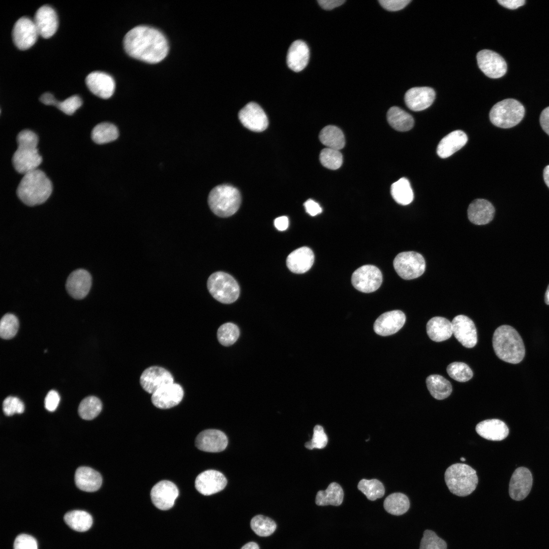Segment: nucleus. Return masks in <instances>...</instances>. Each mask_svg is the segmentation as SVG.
Masks as SVG:
<instances>
[{
	"mask_svg": "<svg viewBox=\"0 0 549 549\" xmlns=\"http://www.w3.org/2000/svg\"><path fill=\"white\" fill-rule=\"evenodd\" d=\"M360 491L371 501H375L382 498L385 494V488L382 483L378 479L368 480L362 479L357 485Z\"/></svg>",
	"mask_w": 549,
	"mask_h": 549,
	"instance_id": "42",
	"label": "nucleus"
},
{
	"mask_svg": "<svg viewBox=\"0 0 549 549\" xmlns=\"http://www.w3.org/2000/svg\"><path fill=\"white\" fill-rule=\"evenodd\" d=\"M321 142L328 148L340 150L345 144L344 134L342 130L335 126H327L323 128L319 134Z\"/></svg>",
	"mask_w": 549,
	"mask_h": 549,
	"instance_id": "36",
	"label": "nucleus"
},
{
	"mask_svg": "<svg viewBox=\"0 0 549 549\" xmlns=\"http://www.w3.org/2000/svg\"><path fill=\"white\" fill-rule=\"evenodd\" d=\"M382 282V274L380 270L373 265H363L354 271L351 283L357 290L364 293H371L377 290Z\"/></svg>",
	"mask_w": 549,
	"mask_h": 549,
	"instance_id": "10",
	"label": "nucleus"
},
{
	"mask_svg": "<svg viewBox=\"0 0 549 549\" xmlns=\"http://www.w3.org/2000/svg\"><path fill=\"white\" fill-rule=\"evenodd\" d=\"M467 141L465 133L461 130H455L441 140L437 147V153L441 158H448L462 148Z\"/></svg>",
	"mask_w": 549,
	"mask_h": 549,
	"instance_id": "30",
	"label": "nucleus"
},
{
	"mask_svg": "<svg viewBox=\"0 0 549 549\" xmlns=\"http://www.w3.org/2000/svg\"><path fill=\"white\" fill-rule=\"evenodd\" d=\"M38 137L29 130H24L17 136L18 147L12 157L15 169L25 174L36 170L42 161L37 148Z\"/></svg>",
	"mask_w": 549,
	"mask_h": 549,
	"instance_id": "4",
	"label": "nucleus"
},
{
	"mask_svg": "<svg viewBox=\"0 0 549 549\" xmlns=\"http://www.w3.org/2000/svg\"><path fill=\"white\" fill-rule=\"evenodd\" d=\"M387 119L391 127L401 132L410 130L413 128L414 123L412 115L396 106L389 108L387 113Z\"/></svg>",
	"mask_w": 549,
	"mask_h": 549,
	"instance_id": "33",
	"label": "nucleus"
},
{
	"mask_svg": "<svg viewBox=\"0 0 549 549\" xmlns=\"http://www.w3.org/2000/svg\"><path fill=\"white\" fill-rule=\"evenodd\" d=\"M12 35L14 44L22 50L28 49L34 45L39 36L34 21L25 16L15 22Z\"/></svg>",
	"mask_w": 549,
	"mask_h": 549,
	"instance_id": "11",
	"label": "nucleus"
},
{
	"mask_svg": "<svg viewBox=\"0 0 549 549\" xmlns=\"http://www.w3.org/2000/svg\"><path fill=\"white\" fill-rule=\"evenodd\" d=\"M102 409L100 400L95 396L84 398L80 403L78 413L83 419L92 420L97 417Z\"/></svg>",
	"mask_w": 549,
	"mask_h": 549,
	"instance_id": "41",
	"label": "nucleus"
},
{
	"mask_svg": "<svg viewBox=\"0 0 549 549\" xmlns=\"http://www.w3.org/2000/svg\"><path fill=\"white\" fill-rule=\"evenodd\" d=\"M435 96V92L431 87H415L407 91L404 99L410 109L419 111L429 107L433 103Z\"/></svg>",
	"mask_w": 549,
	"mask_h": 549,
	"instance_id": "25",
	"label": "nucleus"
},
{
	"mask_svg": "<svg viewBox=\"0 0 549 549\" xmlns=\"http://www.w3.org/2000/svg\"><path fill=\"white\" fill-rule=\"evenodd\" d=\"M427 388L432 396L439 400L448 397L452 392L450 382L439 375H431L426 379Z\"/></svg>",
	"mask_w": 549,
	"mask_h": 549,
	"instance_id": "35",
	"label": "nucleus"
},
{
	"mask_svg": "<svg viewBox=\"0 0 549 549\" xmlns=\"http://www.w3.org/2000/svg\"><path fill=\"white\" fill-rule=\"evenodd\" d=\"M238 327L231 322L222 324L217 331V338L219 343L224 346L233 345L239 336Z\"/></svg>",
	"mask_w": 549,
	"mask_h": 549,
	"instance_id": "44",
	"label": "nucleus"
},
{
	"mask_svg": "<svg viewBox=\"0 0 549 549\" xmlns=\"http://www.w3.org/2000/svg\"><path fill=\"white\" fill-rule=\"evenodd\" d=\"M533 483L532 475L527 468H517L512 474L509 485L510 497L516 501L524 499L530 493Z\"/></svg>",
	"mask_w": 549,
	"mask_h": 549,
	"instance_id": "19",
	"label": "nucleus"
},
{
	"mask_svg": "<svg viewBox=\"0 0 549 549\" xmlns=\"http://www.w3.org/2000/svg\"><path fill=\"white\" fill-rule=\"evenodd\" d=\"M40 101L46 105H53L55 106L57 103V100L54 98L53 95L50 93H45L43 94L40 98Z\"/></svg>",
	"mask_w": 549,
	"mask_h": 549,
	"instance_id": "60",
	"label": "nucleus"
},
{
	"mask_svg": "<svg viewBox=\"0 0 549 549\" xmlns=\"http://www.w3.org/2000/svg\"><path fill=\"white\" fill-rule=\"evenodd\" d=\"M426 332L433 341L439 342L445 341L453 334L452 323L444 317H433L426 324Z\"/></svg>",
	"mask_w": 549,
	"mask_h": 549,
	"instance_id": "32",
	"label": "nucleus"
},
{
	"mask_svg": "<svg viewBox=\"0 0 549 549\" xmlns=\"http://www.w3.org/2000/svg\"><path fill=\"white\" fill-rule=\"evenodd\" d=\"M274 225L278 230L284 231L287 229L289 225L288 218L286 216L278 217L274 220Z\"/></svg>",
	"mask_w": 549,
	"mask_h": 549,
	"instance_id": "59",
	"label": "nucleus"
},
{
	"mask_svg": "<svg viewBox=\"0 0 549 549\" xmlns=\"http://www.w3.org/2000/svg\"><path fill=\"white\" fill-rule=\"evenodd\" d=\"M82 104L80 97L77 95L71 96L63 101H57L55 106L66 114H73Z\"/></svg>",
	"mask_w": 549,
	"mask_h": 549,
	"instance_id": "51",
	"label": "nucleus"
},
{
	"mask_svg": "<svg viewBox=\"0 0 549 549\" xmlns=\"http://www.w3.org/2000/svg\"><path fill=\"white\" fill-rule=\"evenodd\" d=\"M91 136L95 143L103 144L116 140L118 136V131L113 124L101 123L94 128Z\"/></svg>",
	"mask_w": 549,
	"mask_h": 549,
	"instance_id": "40",
	"label": "nucleus"
},
{
	"mask_svg": "<svg viewBox=\"0 0 549 549\" xmlns=\"http://www.w3.org/2000/svg\"><path fill=\"white\" fill-rule=\"evenodd\" d=\"M240 549H259L258 545L254 542H250L244 545Z\"/></svg>",
	"mask_w": 549,
	"mask_h": 549,
	"instance_id": "62",
	"label": "nucleus"
},
{
	"mask_svg": "<svg viewBox=\"0 0 549 549\" xmlns=\"http://www.w3.org/2000/svg\"><path fill=\"white\" fill-rule=\"evenodd\" d=\"M319 159L324 167L331 170L339 168L343 163V156L340 151L328 147L321 151Z\"/></svg>",
	"mask_w": 549,
	"mask_h": 549,
	"instance_id": "46",
	"label": "nucleus"
},
{
	"mask_svg": "<svg viewBox=\"0 0 549 549\" xmlns=\"http://www.w3.org/2000/svg\"><path fill=\"white\" fill-rule=\"evenodd\" d=\"M406 321L405 314L400 310H393L381 315L374 324L375 332L381 336H388L397 332Z\"/></svg>",
	"mask_w": 549,
	"mask_h": 549,
	"instance_id": "23",
	"label": "nucleus"
},
{
	"mask_svg": "<svg viewBox=\"0 0 549 549\" xmlns=\"http://www.w3.org/2000/svg\"><path fill=\"white\" fill-rule=\"evenodd\" d=\"M195 445L200 450L209 452L223 451L228 445V438L222 431L216 429L200 432L195 440Z\"/></svg>",
	"mask_w": 549,
	"mask_h": 549,
	"instance_id": "20",
	"label": "nucleus"
},
{
	"mask_svg": "<svg viewBox=\"0 0 549 549\" xmlns=\"http://www.w3.org/2000/svg\"><path fill=\"white\" fill-rule=\"evenodd\" d=\"M173 382L174 378L170 372L159 366L148 367L142 372L140 377L142 388L150 394H152L160 387Z\"/></svg>",
	"mask_w": 549,
	"mask_h": 549,
	"instance_id": "15",
	"label": "nucleus"
},
{
	"mask_svg": "<svg viewBox=\"0 0 549 549\" xmlns=\"http://www.w3.org/2000/svg\"><path fill=\"white\" fill-rule=\"evenodd\" d=\"M306 212L311 216H315L322 212L320 205L312 199H308L304 203Z\"/></svg>",
	"mask_w": 549,
	"mask_h": 549,
	"instance_id": "55",
	"label": "nucleus"
},
{
	"mask_svg": "<svg viewBox=\"0 0 549 549\" xmlns=\"http://www.w3.org/2000/svg\"><path fill=\"white\" fill-rule=\"evenodd\" d=\"M179 491L176 485L169 480H162L157 483L151 489L150 497L153 504L158 509L166 510L174 504L178 496Z\"/></svg>",
	"mask_w": 549,
	"mask_h": 549,
	"instance_id": "13",
	"label": "nucleus"
},
{
	"mask_svg": "<svg viewBox=\"0 0 549 549\" xmlns=\"http://www.w3.org/2000/svg\"><path fill=\"white\" fill-rule=\"evenodd\" d=\"M393 264L398 275L405 280H412L420 277L425 268L423 256L413 251L398 254L394 259Z\"/></svg>",
	"mask_w": 549,
	"mask_h": 549,
	"instance_id": "9",
	"label": "nucleus"
},
{
	"mask_svg": "<svg viewBox=\"0 0 549 549\" xmlns=\"http://www.w3.org/2000/svg\"><path fill=\"white\" fill-rule=\"evenodd\" d=\"M251 527L257 535L266 537L274 532L277 525L271 518L262 515H257L252 519Z\"/></svg>",
	"mask_w": 549,
	"mask_h": 549,
	"instance_id": "43",
	"label": "nucleus"
},
{
	"mask_svg": "<svg viewBox=\"0 0 549 549\" xmlns=\"http://www.w3.org/2000/svg\"><path fill=\"white\" fill-rule=\"evenodd\" d=\"M65 523L73 530L78 532L88 530L93 524L92 516L83 510H72L64 516Z\"/></svg>",
	"mask_w": 549,
	"mask_h": 549,
	"instance_id": "37",
	"label": "nucleus"
},
{
	"mask_svg": "<svg viewBox=\"0 0 549 549\" xmlns=\"http://www.w3.org/2000/svg\"><path fill=\"white\" fill-rule=\"evenodd\" d=\"M85 83L93 94L102 99L110 98L114 92L115 84L113 78L103 72H91L86 76Z\"/></svg>",
	"mask_w": 549,
	"mask_h": 549,
	"instance_id": "22",
	"label": "nucleus"
},
{
	"mask_svg": "<svg viewBox=\"0 0 549 549\" xmlns=\"http://www.w3.org/2000/svg\"><path fill=\"white\" fill-rule=\"evenodd\" d=\"M543 178L545 183L549 188V165L546 166L544 169Z\"/></svg>",
	"mask_w": 549,
	"mask_h": 549,
	"instance_id": "61",
	"label": "nucleus"
},
{
	"mask_svg": "<svg viewBox=\"0 0 549 549\" xmlns=\"http://www.w3.org/2000/svg\"><path fill=\"white\" fill-rule=\"evenodd\" d=\"M151 394L153 405L157 408L166 409L177 405L181 401L184 391L180 385L173 382L160 387Z\"/></svg>",
	"mask_w": 549,
	"mask_h": 549,
	"instance_id": "17",
	"label": "nucleus"
},
{
	"mask_svg": "<svg viewBox=\"0 0 549 549\" xmlns=\"http://www.w3.org/2000/svg\"><path fill=\"white\" fill-rule=\"evenodd\" d=\"M540 124L543 131L549 135V106L541 112L540 116Z\"/></svg>",
	"mask_w": 549,
	"mask_h": 549,
	"instance_id": "57",
	"label": "nucleus"
},
{
	"mask_svg": "<svg viewBox=\"0 0 549 549\" xmlns=\"http://www.w3.org/2000/svg\"><path fill=\"white\" fill-rule=\"evenodd\" d=\"M92 285L90 273L83 269L72 272L66 282V289L72 297L77 299L84 298L88 293Z\"/></svg>",
	"mask_w": 549,
	"mask_h": 549,
	"instance_id": "24",
	"label": "nucleus"
},
{
	"mask_svg": "<svg viewBox=\"0 0 549 549\" xmlns=\"http://www.w3.org/2000/svg\"><path fill=\"white\" fill-rule=\"evenodd\" d=\"M207 287L212 296L223 303H231L239 295V287L236 281L223 271L212 273L207 280Z\"/></svg>",
	"mask_w": 549,
	"mask_h": 549,
	"instance_id": "8",
	"label": "nucleus"
},
{
	"mask_svg": "<svg viewBox=\"0 0 549 549\" xmlns=\"http://www.w3.org/2000/svg\"><path fill=\"white\" fill-rule=\"evenodd\" d=\"M446 371L451 378L461 382L469 381L473 375L471 368L467 364L462 362L450 363L447 367Z\"/></svg>",
	"mask_w": 549,
	"mask_h": 549,
	"instance_id": "45",
	"label": "nucleus"
},
{
	"mask_svg": "<svg viewBox=\"0 0 549 549\" xmlns=\"http://www.w3.org/2000/svg\"><path fill=\"white\" fill-rule=\"evenodd\" d=\"M75 482L81 490L92 492L100 489L102 483L101 474L97 471L87 467H80L75 473Z\"/></svg>",
	"mask_w": 549,
	"mask_h": 549,
	"instance_id": "31",
	"label": "nucleus"
},
{
	"mask_svg": "<svg viewBox=\"0 0 549 549\" xmlns=\"http://www.w3.org/2000/svg\"><path fill=\"white\" fill-rule=\"evenodd\" d=\"M451 323L452 333L463 346L471 348L476 345V328L470 318L464 315H459L454 317Z\"/></svg>",
	"mask_w": 549,
	"mask_h": 549,
	"instance_id": "16",
	"label": "nucleus"
},
{
	"mask_svg": "<svg viewBox=\"0 0 549 549\" xmlns=\"http://www.w3.org/2000/svg\"><path fill=\"white\" fill-rule=\"evenodd\" d=\"M227 483V479L221 472L215 470H207L197 476L195 486L200 494L209 496L223 490Z\"/></svg>",
	"mask_w": 549,
	"mask_h": 549,
	"instance_id": "18",
	"label": "nucleus"
},
{
	"mask_svg": "<svg viewBox=\"0 0 549 549\" xmlns=\"http://www.w3.org/2000/svg\"><path fill=\"white\" fill-rule=\"evenodd\" d=\"M544 300L545 303L549 305V285L547 288L546 291L545 293Z\"/></svg>",
	"mask_w": 549,
	"mask_h": 549,
	"instance_id": "63",
	"label": "nucleus"
},
{
	"mask_svg": "<svg viewBox=\"0 0 549 549\" xmlns=\"http://www.w3.org/2000/svg\"><path fill=\"white\" fill-rule=\"evenodd\" d=\"M523 105L514 99H506L495 104L490 110L489 117L495 126L504 129L517 125L525 115Z\"/></svg>",
	"mask_w": 549,
	"mask_h": 549,
	"instance_id": "7",
	"label": "nucleus"
},
{
	"mask_svg": "<svg viewBox=\"0 0 549 549\" xmlns=\"http://www.w3.org/2000/svg\"><path fill=\"white\" fill-rule=\"evenodd\" d=\"M345 2V0H319L318 3L324 10H330L338 7Z\"/></svg>",
	"mask_w": 549,
	"mask_h": 549,
	"instance_id": "56",
	"label": "nucleus"
},
{
	"mask_svg": "<svg viewBox=\"0 0 549 549\" xmlns=\"http://www.w3.org/2000/svg\"><path fill=\"white\" fill-rule=\"evenodd\" d=\"M419 549H447V544L434 531L426 530L423 532Z\"/></svg>",
	"mask_w": 549,
	"mask_h": 549,
	"instance_id": "48",
	"label": "nucleus"
},
{
	"mask_svg": "<svg viewBox=\"0 0 549 549\" xmlns=\"http://www.w3.org/2000/svg\"><path fill=\"white\" fill-rule=\"evenodd\" d=\"M475 430L481 437L492 441H501L505 439L509 434L507 425L498 419L482 421L476 425Z\"/></svg>",
	"mask_w": 549,
	"mask_h": 549,
	"instance_id": "27",
	"label": "nucleus"
},
{
	"mask_svg": "<svg viewBox=\"0 0 549 549\" xmlns=\"http://www.w3.org/2000/svg\"><path fill=\"white\" fill-rule=\"evenodd\" d=\"M468 217L471 222L478 225H485L490 222L495 215V208L492 204L483 199H477L469 205Z\"/></svg>",
	"mask_w": 549,
	"mask_h": 549,
	"instance_id": "28",
	"label": "nucleus"
},
{
	"mask_svg": "<svg viewBox=\"0 0 549 549\" xmlns=\"http://www.w3.org/2000/svg\"><path fill=\"white\" fill-rule=\"evenodd\" d=\"M477 64L481 71L488 77L499 78L507 72V64L498 53L491 50L484 49L476 55Z\"/></svg>",
	"mask_w": 549,
	"mask_h": 549,
	"instance_id": "12",
	"label": "nucleus"
},
{
	"mask_svg": "<svg viewBox=\"0 0 549 549\" xmlns=\"http://www.w3.org/2000/svg\"><path fill=\"white\" fill-rule=\"evenodd\" d=\"M19 321L13 314L8 313L1 319L0 336L2 339L8 340L13 338L17 332Z\"/></svg>",
	"mask_w": 549,
	"mask_h": 549,
	"instance_id": "47",
	"label": "nucleus"
},
{
	"mask_svg": "<svg viewBox=\"0 0 549 549\" xmlns=\"http://www.w3.org/2000/svg\"><path fill=\"white\" fill-rule=\"evenodd\" d=\"M391 194L398 203L403 205L410 204L414 198L410 182L405 177L401 178L392 184Z\"/></svg>",
	"mask_w": 549,
	"mask_h": 549,
	"instance_id": "39",
	"label": "nucleus"
},
{
	"mask_svg": "<svg viewBox=\"0 0 549 549\" xmlns=\"http://www.w3.org/2000/svg\"><path fill=\"white\" fill-rule=\"evenodd\" d=\"M328 442V437L325 433L323 428L320 425H316L313 429L312 439L305 443V447L309 449L314 448L322 449L325 447Z\"/></svg>",
	"mask_w": 549,
	"mask_h": 549,
	"instance_id": "49",
	"label": "nucleus"
},
{
	"mask_svg": "<svg viewBox=\"0 0 549 549\" xmlns=\"http://www.w3.org/2000/svg\"><path fill=\"white\" fill-rule=\"evenodd\" d=\"M444 478L450 492L461 497L471 494L478 482L476 471L470 466L461 463L454 464L447 468Z\"/></svg>",
	"mask_w": 549,
	"mask_h": 549,
	"instance_id": "5",
	"label": "nucleus"
},
{
	"mask_svg": "<svg viewBox=\"0 0 549 549\" xmlns=\"http://www.w3.org/2000/svg\"><path fill=\"white\" fill-rule=\"evenodd\" d=\"M208 203L215 215L226 218L237 211L241 203V196L238 190L231 185H219L210 192Z\"/></svg>",
	"mask_w": 549,
	"mask_h": 549,
	"instance_id": "6",
	"label": "nucleus"
},
{
	"mask_svg": "<svg viewBox=\"0 0 549 549\" xmlns=\"http://www.w3.org/2000/svg\"><path fill=\"white\" fill-rule=\"evenodd\" d=\"M344 492L337 482L330 483L325 491H319L316 496L315 502L318 506L340 505L343 500Z\"/></svg>",
	"mask_w": 549,
	"mask_h": 549,
	"instance_id": "34",
	"label": "nucleus"
},
{
	"mask_svg": "<svg viewBox=\"0 0 549 549\" xmlns=\"http://www.w3.org/2000/svg\"><path fill=\"white\" fill-rule=\"evenodd\" d=\"M52 191V185L50 179L44 172L37 169L24 174L16 193L23 203L32 206L45 202Z\"/></svg>",
	"mask_w": 549,
	"mask_h": 549,
	"instance_id": "3",
	"label": "nucleus"
},
{
	"mask_svg": "<svg viewBox=\"0 0 549 549\" xmlns=\"http://www.w3.org/2000/svg\"><path fill=\"white\" fill-rule=\"evenodd\" d=\"M39 36L45 39L52 37L56 32L58 21L55 11L48 5L40 7L33 20Z\"/></svg>",
	"mask_w": 549,
	"mask_h": 549,
	"instance_id": "21",
	"label": "nucleus"
},
{
	"mask_svg": "<svg viewBox=\"0 0 549 549\" xmlns=\"http://www.w3.org/2000/svg\"><path fill=\"white\" fill-rule=\"evenodd\" d=\"M14 549H38L37 542L33 536L21 534L18 535L14 542Z\"/></svg>",
	"mask_w": 549,
	"mask_h": 549,
	"instance_id": "52",
	"label": "nucleus"
},
{
	"mask_svg": "<svg viewBox=\"0 0 549 549\" xmlns=\"http://www.w3.org/2000/svg\"><path fill=\"white\" fill-rule=\"evenodd\" d=\"M461 460L462 461H463V462H464V461H465V459L464 458H463V457H462V458H461Z\"/></svg>",
	"mask_w": 549,
	"mask_h": 549,
	"instance_id": "64",
	"label": "nucleus"
},
{
	"mask_svg": "<svg viewBox=\"0 0 549 549\" xmlns=\"http://www.w3.org/2000/svg\"><path fill=\"white\" fill-rule=\"evenodd\" d=\"M124 47L130 56L149 64L162 61L169 50L165 36L158 29L145 25L129 30L124 37Z\"/></svg>",
	"mask_w": 549,
	"mask_h": 549,
	"instance_id": "1",
	"label": "nucleus"
},
{
	"mask_svg": "<svg viewBox=\"0 0 549 549\" xmlns=\"http://www.w3.org/2000/svg\"><path fill=\"white\" fill-rule=\"evenodd\" d=\"M497 2L504 7L511 10L516 9L525 3L524 0H498Z\"/></svg>",
	"mask_w": 549,
	"mask_h": 549,
	"instance_id": "58",
	"label": "nucleus"
},
{
	"mask_svg": "<svg viewBox=\"0 0 549 549\" xmlns=\"http://www.w3.org/2000/svg\"><path fill=\"white\" fill-rule=\"evenodd\" d=\"M410 0H380L381 6L385 10L390 11L400 10L408 5Z\"/></svg>",
	"mask_w": 549,
	"mask_h": 549,
	"instance_id": "53",
	"label": "nucleus"
},
{
	"mask_svg": "<svg viewBox=\"0 0 549 549\" xmlns=\"http://www.w3.org/2000/svg\"><path fill=\"white\" fill-rule=\"evenodd\" d=\"M3 410L6 415L12 416L15 413H23L24 411V405L18 398L10 396L4 400Z\"/></svg>",
	"mask_w": 549,
	"mask_h": 549,
	"instance_id": "50",
	"label": "nucleus"
},
{
	"mask_svg": "<svg viewBox=\"0 0 549 549\" xmlns=\"http://www.w3.org/2000/svg\"><path fill=\"white\" fill-rule=\"evenodd\" d=\"M492 343L496 355L503 361L516 364L522 361L525 356L523 341L511 326L503 325L498 327L494 332Z\"/></svg>",
	"mask_w": 549,
	"mask_h": 549,
	"instance_id": "2",
	"label": "nucleus"
},
{
	"mask_svg": "<svg viewBox=\"0 0 549 549\" xmlns=\"http://www.w3.org/2000/svg\"><path fill=\"white\" fill-rule=\"evenodd\" d=\"M383 506L389 513L401 515L406 513L410 507L408 498L401 493H394L388 495L384 500Z\"/></svg>",
	"mask_w": 549,
	"mask_h": 549,
	"instance_id": "38",
	"label": "nucleus"
},
{
	"mask_svg": "<svg viewBox=\"0 0 549 549\" xmlns=\"http://www.w3.org/2000/svg\"><path fill=\"white\" fill-rule=\"evenodd\" d=\"M59 401L60 396L58 392L54 390H51L45 397V407L49 411H54L57 408Z\"/></svg>",
	"mask_w": 549,
	"mask_h": 549,
	"instance_id": "54",
	"label": "nucleus"
},
{
	"mask_svg": "<svg viewBox=\"0 0 549 549\" xmlns=\"http://www.w3.org/2000/svg\"><path fill=\"white\" fill-rule=\"evenodd\" d=\"M241 123L251 131L260 132L268 127L267 116L263 109L255 102H250L239 112Z\"/></svg>",
	"mask_w": 549,
	"mask_h": 549,
	"instance_id": "14",
	"label": "nucleus"
},
{
	"mask_svg": "<svg viewBox=\"0 0 549 549\" xmlns=\"http://www.w3.org/2000/svg\"><path fill=\"white\" fill-rule=\"evenodd\" d=\"M310 51L307 44L300 40H296L290 45L287 55L288 67L294 72L302 70L307 65Z\"/></svg>",
	"mask_w": 549,
	"mask_h": 549,
	"instance_id": "29",
	"label": "nucleus"
},
{
	"mask_svg": "<svg viewBox=\"0 0 549 549\" xmlns=\"http://www.w3.org/2000/svg\"><path fill=\"white\" fill-rule=\"evenodd\" d=\"M314 262L312 250L302 247L292 252L287 257L286 265L289 269L295 273H303L308 271Z\"/></svg>",
	"mask_w": 549,
	"mask_h": 549,
	"instance_id": "26",
	"label": "nucleus"
}]
</instances>
